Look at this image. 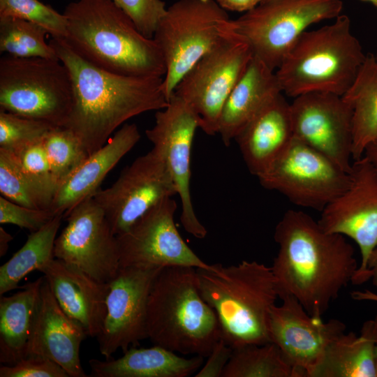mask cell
<instances>
[{
    "label": "cell",
    "instance_id": "1",
    "mask_svg": "<svg viewBox=\"0 0 377 377\" xmlns=\"http://www.w3.org/2000/svg\"><path fill=\"white\" fill-rule=\"evenodd\" d=\"M279 250L271 267L279 298L295 297L321 317L358 268L355 249L342 235L324 230L308 214L287 210L276 226Z\"/></svg>",
    "mask_w": 377,
    "mask_h": 377
},
{
    "label": "cell",
    "instance_id": "48",
    "mask_svg": "<svg viewBox=\"0 0 377 377\" xmlns=\"http://www.w3.org/2000/svg\"><path fill=\"white\" fill-rule=\"evenodd\" d=\"M376 57H377V56H376Z\"/></svg>",
    "mask_w": 377,
    "mask_h": 377
},
{
    "label": "cell",
    "instance_id": "17",
    "mask_svg": "<svg viewBox=\"0 0 377 377\" xmlns=\"http://www.w3.org/2000/svg\"><path fill=\"white\" fill-rule=\"evenodd\" d=\"M294 137L350 172L353 161V108L341 96L311 92L293 98Z\"/></svg>",
    "mask_w": 377,
    "mask_h": 377
},
{
    "label": "cell",
    "instance_id": "7",
    "mask_svg": "<svg viewBox=\"0 0 377 377\" xmlns=\"http://www.w3.org/2000/svg\"><path fill=\"white\" fill-rule=\"evenodd\" d=\"M341 0H262L239 17L222 22V36L246 43L255 57L274 71L306 29L340 15Z\"/></svg>",
    "mask_w": 377,
    "mask_h": 377
},
{
    "label": "cell",
    "instance_id": "5",
    "mask_svg": "<svg viewBox=\"0 0 377 377\" xmlns=\"http://www.w3.org/2000/svg\"><path fill=\"white\" fill-rule=\"evenodd\" d=\"M147 325L154 345L184 355L207 357L221 339L216 314L202 298L192 267L161 269L149 293Z\"/></svg>",
    "mask_w": 377,
    "mask_h": 377
},
{
    "label": "cell",
    "instance_id": "16",
    "mask_svg": "<svg viewBox=\"0 0 377 377\" xmlns=\"http://www.w3.org/2000/svg\"><path fill=\"white\" fill-rule=\"evenodd\" d=\"M200 119L180 97L172 94L167 106L157 110L155 124L145 131L153 147L161 151L179 195L184 230L198 239L207 235V230L198 219L190 191L191 152Z\"/></svg>",
    "mask_w": 377,
    "mask_h": 377
},
{
    "label": "cell",
    "instance_id": "33",
    "mask_svg": "<svg viewBox=\"0 0 377 377\" xmlns=\"http://www.w3.org/2000/svg\"><path fill=\"white\" fill-rule=\"evenodd\" d=\"M0 192L3 197L17 204L46 209L16 155L3 148H0Z\"/></svg>",
    "mask_w": 377,
    "mask_h": 377
},
{
    "label": "cell",
    "instance_id": "19",
    "mask_svg": "<svg viewBox=\"0 0 377 377\" xmlns=\"http://www.w3.org/2000/svg\"><path fill=\"white\" fill-rule=\"evenodd\" d=\"M280 299L281 304L274 305L269 312L270 341L299 377H308L328 344L346 332V324L335 318L325 322L310 315L293 296Z\"/></svg>",
    "mask_w": 377,
    "mask_h": 377
},
{
    "label": "cell",
    "instance_id": "34",
    "mask_svg": "<svg viewBox=\"0 0 377 377\" xmlns=\"http://www.w3.org/2000/svg\"><path fill=\"white\" fill-rule=\"evenodd\" d=\"M43 140L13 153L16 155L24 172L39 195L45 209L50 210L58 186L52 172Z\"/></svg>",
    "mask_w": 377,
    "mask_h": 377
},
{
    "label": "cell",
    "instance_id": "12",
    "mask_svg": "<svg viewBox=\"0 0 377 377\" xmlns=\"http://www.w3.org/2000/svg\"><path fill=\"white\" fill-rule=\"evenodd\" d=\"M176 194L165 158L153 147L125 168L111 186L99 188L92 197L117 236L126 232L152 207Z\"/></svg>",
    "mask_w": 377,
    "mask_h": 377
},
{
    "label": "cell",
    "instance_id": "24",
    "mask_svg": "<svg viewBox=\"0 0 377 377\" xmlns=\"http://www.w3.org/2000/svg\"><path fill=\"white\" fill-rule=\"evenodd\" d=\"M281 92L274 71L253 56L220 115L218 133L224 145L228 146L258 111Z\"/></svg>",
    "mask_w": 377,
    "mask_h": 377
},
{
    "label": "cell",
    "instance_id": "38",
    "mask_svg": "<svg viewBox=\"0 0 377 377\" xmlns=\"http://www.w3.org/2000/svg\"><path fill=\"white\" fill-rule=\"evenodd\" d=\"M54 216L49 209L30 208L0 196L1 224H13L32 232L41 228Z\"/></svg>",
    "mask_w": 377,
    "mask_h": 377
},
{
    "label": "cell",
    "instance_id": "35",
    "mask_svg": "<svg viewBox=\"0 0 377 377\" xmlns=\"http://www.w3.org/2000/svg\"><path fill=\"white\" fill-rule=\"evenodd\" d=\"M23 20L44 28L51 37L64 38L67 20L52 7L38 0H0V18Z\"/></svg>",
    "mask_w": 377,
    "mask_h": 377
},
{
    "label": "cell",
    "instance_id": "43",
    "mask_svg": "<svg viewBox=\"0 0 377 377\" xmlns=\"http://www.w3.org/2000/svg\"><path fill=\"white\" fill-rule=\"evenodd\" d=\"M362 156L369 161L377 172V139L367 145Z\"/></svg>",
    "mask_w": 377,
    "mask_h": 377
},
{
    "label": "cell",
    "instance_id": "21",
    "mask_svg": "<svg viewBox=\"0 0 377 377\" xmlns=\"http://www.w3.org/2000/svg\"><path fill=\"white\" fill-rule=\"evenodd\" d=\"M40 272L45 277L58 304L78 322L87 336L97 337L106 315L109 283H101L80 269L54 258Z\"/></svg>",
    "mask_w": 377,
    "mask_h": 377
},
{
    "label": "cell",
    "instance_id": "31",
    "mask_svg": "<svg viewBox=\"0 0 377 377\" xmlns=\"http://www.w3.org/2000/svg\"><path fill=\"white\" fill-rule=\"evenodd\" d=\"M49 34L43 27L17 18H0V51L17 57L59 59L54 47L45 40Z\"/></svg>",
    "mask_w": 377,
    "mask_h": 377
},
{
    "label": "cell",
    "instance_id": "20",
    "mask_svg": "<svg viewBox=\"0 0 377 377\" xmlns=\"http://www.w3.org/2000/svg\"><path fill=\"white\" fill-rule=\"evenodd\" d=\"M86 337L84 327L61 308L44 276L27 356L47 357L59 364L70 377H87L80 359V345Z\"/></svg>",
    "mask_w": 377,
    "mask_h": 377
},
{
    "label": "cell",
    "instance_id": "3",
    "mask_svg": "<svg viewBox=\"0 0 377 377\" xmlns=\"http://www.w3.org/2000/svg\"><path fill=\"white\" fill-rule=\"evenodd\" d=\"M64 14L63 39L86 61L123 75L165 76L164 58L155 40L145 36L111 0H77Z\"/></svg>",
    "mask_w": 377,
    "mask_h": 377
},
{
    "label": "cell",
    "instance_id": "11",
    "mask_svg": "<svg viewBox=\"0 0 377 377\" xmlns=\"http://www.w3.org/2000/svg\"><path fill=\"white\" fill-rule=\"evenodd\" d=\"M222 36L184 75L173 91L197 114L199 128L209 135L218 133L223 107L253 57L246 43Z\"/></svg>",
    "mask_w": 377,
    "mask_h": 377
},
{
    "label": "cell",
    "instance_id": "13",
    "mask_svg": "<svg viewBox=\"0 0 377 377\" xmlns=\"http://www.w3.org/2000/svg\"><path fill=\"white\" fill-rule=\"evenodd\" d=\"M177 207L172 198L164 199L126 232L116 236L120 267L183 266L217 269L218 264L204 262L181 237L174 221Z\"/></svg>",
    "mask_w": 377,
    "mask_h": 377
},
{
    "label": "cell",
    "instance_id": "25",
    "mask_svg": "<svg viewBox=\"0 0 377 377\" xmlns=\"http://www.w3.org/2000/svg\"><path fill=\"white\" fill-rule=\"evenodd\" d=\"M203 357L186 358L161 346L124 352L117 359L89 361L94 377H187L201 367Z\"/></svg>",
    "mask_w": 377,
    "mask_h": 377
},
{
    "label": "cell",
    "instance_id": "41",
    "mask_svg": "<svg viewBox=\"0 0 377 377\" xmlns=\"http://www.w3.org/2000/svg\"><path fill=\"white\" fill-rule=\"evenodd\" d=\"M368 281L377 288V248L371 253L366 266L365 270L360 274L355 276L351 283L360 285Z\"/></svg>",
    "mask_w": 377,
    "mask_h": 377
},
{
    "label": "cell",
    "instance_id": "39",
    "mask_svg": "<svg viewBox=\"0 0 377 377\" xmlns=\"http://www.w3.org/2000/svg\"><path fill=\"white\" fill-rule=\"evenodd\" d=\"M0 377H69L54 361L39 355H29L13 365L0 367Z\"/></svg>",
    "mask_w": 377,
    "mask_h": 377
},
{
    "label": "cell",
    "instance_id": "8",
    "mask_svg": "<svg viewBox=\"0 0 377 377\" xmlns=\"http://www.w3.org/2000/svg\"><path fill=\"white\" fill-rule=\"evenodd\" d=\"M73 105L72 78L59 59H0V110L65 126Z\"/></svg>",
    "mask_w": 377,
    "mask_h": 377
},
{
    "label": "cell",
    "instance_id": "36",
    "mask_svg": "<svg viewBox=\"0 0 377 377\" xmlns=\"http://www.w3.org/2000/svg\"><path fill=\"white\" fill-rule=\"evenodd\" d=\"M53 127L43 121L0 110V148L17 151L42 140Z\"/></svg>",
    "mask_w": 377,
    "mask_h": 377
},
{
    "label": "cell",
    "instance_id": "46",
    "mask_svg": "<svg viewBox=\"0 0 377 377\" xmlns=\"http://www.w3.org/2000/svg\"><path fill=\"white\" fill-rule=\"evenodd\" d=\"M373 336L374 341V362L377 377V316L373 320Z\"/></svg>",
    "mask_w": 377,
    "mask_h": 377
},
{
    "label": "cell",
    "instance_id": "44",
    "mask_svg": "<svg viewBox=\"0 0 377 377\" xmlns=\"http://www.w3.org/2000/svg\"><path fill=\"white\" fill-rule=\"evenodd\" d=\"M350 295L355 300L377 302V294L369 290L353 291Z\"/></svg>",
    "mask_w": 377,
    "mask_h": 377
},
{
    "label": "cell",
    "instance_id": "23",
    "mask_svg": "<svg viewBox=\"0 0 377 377\" xmlns=\"http://www.w3.org/2000/svg\"><path fill=\"white\" fill-rule=\"evenodd\" d=\"M293 138L290 103L281 92L258 111L235 140L249 172L258 177Z\"/></svg>",
    "mask_w": 377,
    "mask_h": 377
},
{
    "label": "cell",
    "instance_id": "29",
    "mask_svg": "<svg viewBox=\"0 0 377 377\" xmlns=\"http://www.w3.org/2000/svg\"><path fill=\"white\" fill-rule=\"evenodd\" d=\"M63 215H56L39 230L31 232L24 244L0 267V295L20 288L22 279L40 271L54 258L57 234Z\"/></svg>",
    "mask_w": 377,
    "mask_h": 377
},
{
    "label": "cell",
    "instance_id": "28",
    "mask_svg": "<svg viewBox=\"0 0 377 377\" xmlns=\"http://www.w3.org/2000/svg\"><path fill=\"white\" fill-rule=\"evenodd\" d=\"M353 108V161L362 157L365 147L377 139V57L366 54L354 82L342 96Z\"/></svg>",
    "mask_w": 377,
    "mask_h": 377
},
{
    "label": "cell",
    "instance_id": "14",
    "mask_svg": "<svg viewBox=\"0 0 377 377\" xmlns=\"http://www.w3.org/2000/svg\"><path fill=\"white\" fill-rule=\"evenodd\" d=\"M64 218L67 224L55 239L54 258L76 266L97 281H111L120 268L119 252L103 209L91 196Z\"/></svg>",
    "mask_w": 377,
    "mask_h": 377
},
{
    "label": "cell",
    "instance_id": "30",
    "mask_svg": "<svg viewBox=\"0 0 377 377\" xmlns=\"http://www.w3.org/2000/svg\"><path fill=\"white\" fill-rule=\"evenodd\" d=\"M222 377H299L272 342L232 348Z\"/></svg>",
    "mask_w": 377,
    "mask_h": 377
},
{
    "label": "cell",
    "instance_id": "40",
    "mask_svg": "<svg viewBox=\"0 0 377 377\" xmlns=\"http://www.w3.org/2000/svg\"><path fill=\"white\" fill-rule=\"evenodd\" d=\"M232 353V348L226 342L220 339L212 348L207 357V360L195 377H219L222 376L224 369Z\"/></svg>",
    "mask_w": 377,
    "mask_h": 377
},
{
    "label": "cell",
    "instance_id": "4",
    "mask_svg": "<svg viewBox=\"0 0 377 377\" xmlns=\"http://www.w3.org/2000/svg\"><path fill=\"white\" fill-rule=\"evenodd\" d=\"M198 286L214 310L221 338L232 348L271 342L268 323L279 293L271 267L243 260L216 270L196 269Z\"/></svg>",
    "mask_w": 377,
    "mask_h": 377
},
{
    "label": "cell",
    "instance_id": "6",
    "mask_svg": "<svg viewBox=\"0 0 377 377\" xmlns=\"http://www.w3.org/2000/svg\"><path fill=\"white\" fill-rule=\"evenodd\" d=\"M366 58L350 20L339 15L319 29L305 31L275 72L282 93L295 98L311 92L343 96Z\"/></svg>",
    "mask_w": 377,
    "mask_h": 377
},
{
    "label": "cell",
    "instance_id": "18",
    "mask_svg": "<svg viewBox=\"0 0 377 377\" xmlns=\"http://www.w3.org/2000/svg\"><path fill=\"white\" fill-rule=\"evenodd\" d=\"M350 175L348 188L320 212L318 221L326 232L347 237L359 246L361 262L354 278L365 270L377 248V172L362 156L353 161Z\"/></svg>",
    "mask_w": 377,
    "mask_h": 377
},
{
    "label": "cell",
    "instance_id": "15",
    "mask_svg": "<svg viewBox=\"0 0 377 377\" xmlns=\"http://www.w3.org/2000/svg\"><path fill=\"white\" fill-rule=\"evenodd\" d=\"M162 268L120 267L109 282L106 315L96 337L99 350L110 359L119 349L125 352L148 338L147 306L153 283Z\"/></svg>",
    "mask_w": 377,
    "mask_h": 377
},
{
    "label": "cell",
    "instance_id": "37",
    "mask_svg": "<svg viewBox=\"0 0 377 377\" xmlns=\"http://www.w3.org/2000/svg\"><path fill=\"white\" fill-rule=\"evenodd\" d=\"M146 37L153 38L167 8L162 0H111Z\"/></svg>",
    "mask_w": 377,
    "mask_h": 377
},
{
    "label": "cell",
    "instance_id": "27",
    "mask_svg": "<svg viewBox=\"0 0 377 377\" xmlns=\"http://www.w3.org/2000/svg\"><path fill=\"white\" fill-rule=\"evenodd\" d=\"M308 377H376L373 320L360 335L345 332L332 340Z\"/></svg>",
    "mask_w": 377,
    "mask_h": 377
},
{
    "label": "cell",
    "instance_id": "22",
    "mask_svg": "<svg viewBox=\"0 0 377 377\" xmlns=\"http://www.w3.org/2000/svg\"><path fill=\"white\" fill-rule=\"evenodd\" d=\"M140 138L136 124H124L105 145L89 155L60 184L50 210L54 215L64 216L80 202L93 196L106 175Z\"/></svg>",
    "mask_w": 377,
    "mask_h": 377
},
{
    "label": "cell",
    "instance_id": "10",
    "mask_svg": "<svg viewBox=\"0 0 377 377\" xmlns=\"http://www.w3.org/2000/svg\"><path fill=\"white\" fill-rule=\"evenodd\" d=\"M257 177L265 188L280 193L297 206L319 212L350 184V172L295 137Z\"/></svg>",
    "mask_w": 377,
    "mask_h": 377
},
{
    "label": "cell",
    "instance_id": "45",
    "mask_svg": "<svg viewBox=\"0 0 377 377\" xmlns=\"http://www.w3.org/2000/svg\"><path fill=\"white\" fill-rule=\"evenodd\" d=\"M13 239V237L7 232L2 227L0 228V256H3L8 249L9 242Z\"/></svg>",
    "mask_w": 377,
    "mask_h": 377
},
{
    "label": "cell",
    "instance_id": "9",
    "mask_svg": "<svg viewBox=\"0 0 377 377\" xmlns=\"http://www.w3.org/2000/svg\"><path fill=\"white\" fill-rule=\"evenodd\" d=\"M229 19L215 0H178L167 8L153 38L163 54V90L169 101L184 75L222 38L220 25Z\"/></svg>",
    "mask_w": 377,
    "mask_h": 377
},
{
    "label": "cell",
    "instance_id": "42",
    "mask_svg": "<svg viewBox=\"0 0 377 377\" xmlns=\"http://www.w3.org/2000/svg\"><path fill=\"white\" fill-rule=\"evenodd\" d=\"M224 10L247 12L257 6L262 0H215Z\"/></svg>",
    "mask_w": 377,
    "mask_h": 377
},
{
    "label": "cell",
    "instance_id": "2",
    "mask_svg": "<svg viewBox=\"0 0 377 377\" xmlns=\"http://www.w3.org/2000/svg\"><path fill=\"white\" fill-rule=\"evenodd\" d=\"M50 44L67 67L73 86V105L65 127L88 155L101 148L128 119L165 108L163 77L117 74L93 65L76 54L63 38Z\"/></svg>",
    "mask_w": 377,
    "mask_h": 377
},
{
    "label": "cell",
    "instance_id": "26",
    "mask_svg": "<svg viewBox=\"0 0 377 377\" xmlns=\"http://www.w3.org/2000/svg\"><path fill=\"white\" fill-rule=\"evenodd\" d=\"M44 276L10 296L0 297V362L13 365L26 357Z\"/></svg>",
    "mask_w": 377,
    "mask_h": 377
},
{
    "label": "cell",
    "instance_id": "47",
    "mask_svg": "<svg viewBox=\"0 0 377 377\" xmlns=\"http://www.w3.org/2000/svg\"><path fill=\"white\" fill-rule=\"evenodd\" d=\"M372 3L377 8V0H362Z\"/></svg>",
    "mask_w": 377,
    "mask_h": 377
},
{
    "label": "cell",
    "instance_id": "32",
    "mask_svg": "<svg viewBox=\"0 0 377 377\" xmlns=\"http://www.w3.org/2000/svg\"><path fill=\"white\" fill-rule=\"evenodd\" d=\"M43 142L58 187L89 156L74 133L65 126L53 127Z\"/></svg>",
    "mask_w": 377,
    "mask_h": 377
}]
</instances>
